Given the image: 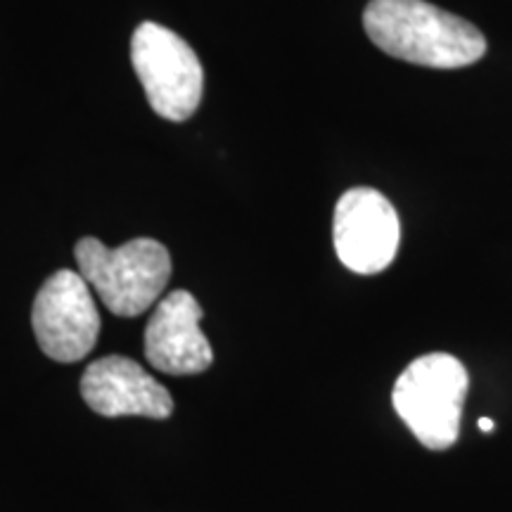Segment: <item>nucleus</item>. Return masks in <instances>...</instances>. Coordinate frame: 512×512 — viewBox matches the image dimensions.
<instances>
[{"label": "nucleus", "instance_id": "nucleus-4", "mask_svg": "<svg viewBox=\"0 0 512 512\" xmlns=\"http://www.w3.org/2000/svg\"><path fill=\"white\" fill-rule=\"evenodd\" d=\"M131 62L159 117L188 121L197 112L204 93V69L181 36L162 24L143 22L133 31Z\"/></svg>", "mask_w": 512, "mask_h": 512}, {"label": "nucleus", "instance_id": "nucleus-2", "mask_svg": "<svg viewBox=\"0 0 512 512\" xmlns=\"http://www.w3.org/2000/svg\"><path fill=\"white\" fill-rule=\"evenodd\" d=\"M74 256L88 287L121 318H136L159 304L171 278L169 249L152 238H136L117 249L83 238Z\"/></svg>", "mask_w": 512, "mask_h": 512}, {"label": "nucleus", "instance_id": "nucleus-3", "mask_svg": "<svg viewBox=\"0 0 512 512\" xmlns=\"http://www.w3.org/2000/svg\"><path fill=\"white\" fill-rule=\"evenodd\" d=\"M470 389V375L456 356L425 354L394 384L392 403L399 418L430 451H446L458 441L460 415Z\"/></svg>", "mask_w": 512, "mask_h": 512}, {"label": "nucleus", "instance_id": "nucleus-8", "mask_svg": "<svg viewBox=\"0 0 512 512\" xmlns=\"http://www.w3.org/2000/svg\"><path fill=\"white\" fill-rule=\"evenodd\" d=\"M81 396L91 411L105 418L140 415L166 420L174 413L169 389L126 356H105L93 361L81 377Z\"/></svg>", "mask_w": 512, "mask_h": 512}, {"label": "nucleus", "instance_id": "nucleus-6", "mask_svg": "<svg viewBox=\"0 0 512 512\" xmlns=\"http://www.w3.org/2000/svg\"><path fill=\"white\" fill-rule=\"evenodd\" d=\"M335 252L349 271L375 275L399 252L401 223L392 202L375 188H351L339 197L332 221Z\"/></svg>", "mask_w": 512, "mask_h": 512}, {"label": "nucleus", "instance_id": "nucleus-1", "mask_svg": "<svg viewBox=\"0 0 512 512\" xmlns=\"http://www.w3.org/2000/svg\"><path fill=\"white\" fill-rule=\"evenodd\" d=\"M363 27L382 53L420 67L460 69L486 53L475 24L425 0H370Z\"/></svg>", "mask_w": 512, "mask_h": 512}, {"label": "nucleus", "instance_id": "nucleus-5", "mask_svg": "<svg viewBox=\"0 0 512 512\" xmlns=\"http://www.w3.org/2000/svg\"><path fill=\"white\" fill-rule=\"evenodd\" d=\"M31 325L38 347L57 363H76L91 354L100 335V313L83 275H50L36 294Z\"/></svg>", "mask_w": 512, "mask_h": 512}, {"label": "nucleus", "instance_id": "nucleus-7", "mask_svg": "<svg viewBox=\"0 0 512 512\" xmlns=\"http://www.w3.org/2000/svg\"><path fill=\"white\" fill-rule=\"evenodd\" d=\"M202 306L185 290L159 299L145 328L143 347L150 366L166 375H197L214 363V351L200 330Z\"/></svg>", "mask_w": 512, "mask_h": 512}, {"label": "nucleus", "instance_id": "nucleus-9", "mask_svg": "<svg viewBox=\"0 0 512 512\" xmlns=\"http://www.w3.org/2000/svg\"><path fill=\"white\" fill-rule=\"evenodd\" d=\"M477 425H479V430H482V432H494L496 422H494V420H491V418H479V422H477Z\"/></svg>", "mask_w": 512, "mask_h": 512}]
</instances>
